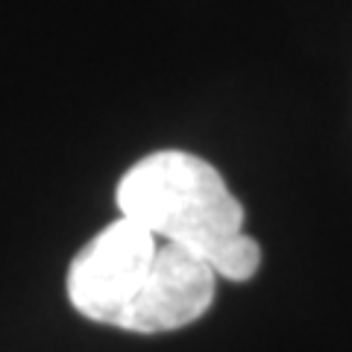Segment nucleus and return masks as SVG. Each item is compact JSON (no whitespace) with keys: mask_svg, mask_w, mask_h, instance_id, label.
<instances>
[{"mask_svg":"<svg viewBox=\"0 0 352 352\" xmlns=\"http://www.w3.org/2000/svg\"><path fill=\"white\" fill-rule=\"evenodd\" d=\"M118 208L164 244L197 252L208 267L244 232V208L223 176L182 150H162L132 164L118 185Z\"/></svg>","mask_w":352,"mask_h":352,"instance_id":"f257e3e1","label":"nucleus"},{"mask_svg":"<svg viewBox=\"0 0 352 352\" xmlns=\"http://www.w3.org/2000/svg\"><path fill=\"white\" fill-rule=\"evenodd\" d=\"M156 235L135 220L120 217L97 232L68 267V300L94 323L118 326L124 308L138 294L153 256Z\"/></svg>","mask_w":352,"mask_h":352,"instance_id":"f03ea898","label":"nucleus"},{"mask_svg":"<svg viewBox=\"0 0 352 352\" xmlns=\"http://www.w3.org/2000/svg\"><path fill=\"white\" fill-rule=\"evenodd\" d=\"M214 282L217 273L197 252L179 244H162L115 329L159 335L188 326L212 308Z\"/></svg>","mask_w":352,"mask_h":352,"instance_id":"7ed1b4c3","label":"nucleus"}]
</instances>
